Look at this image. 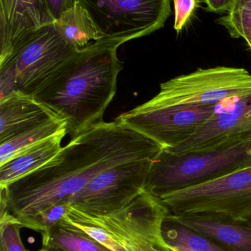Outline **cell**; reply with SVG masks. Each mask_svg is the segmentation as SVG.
I'll return each mask as SVG.
<instances>
[{
  "label": "cell",
  "instance_id": "cell-8",
  "mask_svg": "<svg viewBox=\"0 0 251 251\" xmlns=\"http://www.w3.org/2000/svg\"><path fill=\"white\" fill-rule=\"evenodd\" d=\"M89 16L101 39L122 44L162 29L170 0H75Z\"/></svg>",
  "mask_w": 251,
  "mask_h": 251
},
{
  "label": "cell",
  "instance_id": "cell-1",
  "mask_svg": "<svg viewBox=\"0 0 251 251\" xmlns=\"http://www.w3.org/2000/svg\"><path fill=\"white\" fill-rule=\"evenodd\" d=\"M162 149L116 120L94 125L44 166L0 189V223L30 229L39 214L57 203H69L100 173L125 162L153 159Z\"/></svg>",
  "mask_w": 251,
  "mask_h": 251
},
{
  "label": "cell",
  "instance_id": "cell-23",
  "mask_svg": "<svg viewBox=\"0 0 251 251\" xmlns=\"http://www.w3.org/2000/svg\"><path fill=\"white\" fill-rule=\"evenodd\" d=\"M201 0H173L175 7L174 29L179 33L190 22Z\"/></svg>",
  "mask_w": 251,
  "mask_h": 251
},
{
  "label": "cell",
  "instance_id": "cell-18",
  "mask_svg": "<svg viewBox=\"0 0 251 251\" xmlns=\"http://www.w3.org/2000/svg\"><path fill=\"white\" fill-rule=\"evenodd\" d=\"M162 233L168 246L180 245L193 251H231L209 237L183 225L174 219L171 212L163 221Z\"/></svg>",
  "mask_w": 251,
  "mask_h": 251
},
{
  "label": "cell",
  "instance_id": "cell-20",
  "mask_svg": "<svg viewBox=\"0 0 251 251\" xmlns=\"http://www.w3.org/2000/svg\"><path fill=\"white\" fill-rule=\"evenodd\" d=\"M232 38H242L251 50V0H235L225 16L217 20Z\"/></svg>",
  "mask_w": 251,
  "mask_h": 251
},
{
  "label": "cell",
  "instance_id": "cell-28",
  "mask_svg": "<svg viewBox=\"0 0 251 251\" xmlns=\"http://www.w3.org/2000/svg\"><path fill=\"white\" fill-rule=\"evenodd\" d=\"M0 251H4L2 249H0Z\"/></svg>",
  "mask_w": 251,
  "mask_h": 251
},
{
  "label": "cell",
  "instance_id": "cell-25",
  "mask_svg": "<svg viewBox=\"0 0 251 251\" xmlns=\"http://www.w3.org/2000/svg\"><path fill=\"white\" fill-rule=\"evenodd\" d=\"M206 4L209 12L225 13L229 11L235 0H202Z\"/></svg>",
  "mask_w": 251,
  "mask_h": 251
},
{
  "label": "cell",
  "instance_id": "cell-13",
  "mask_svg": "<svg viewBox=\"0 0 251 251\" xmlns=\"http://www.w3.org/2000/svg\"><path fill=\"white\" fill-rule=\"evenodd\" d=\"M55 119L60 118L35 97L12 93L0 100V143Z\"/></svg>",
  "mask_w": 251,
  "mask_h": 251
},
{
  "label": "cell",
  "instance_id": "cell-29",
  "mask_svg": "<svg viewBox=\"0 0 251 251\" xmlns=\"http://www.w3.org/2000/svg\"><path fill=\"white\" fill-rule=\"evenodd\" d=\"M249 222H251V220H249Z\"/></svg>",
  "mask_w": 251,
  "mask_h": 251
},
{
  "label": "cell",
  "instance_id": "cell-22",
  "mask_svg": "<svg viewBox=\"0 0 251 251\" xmlns=\"http://www.w3.org/2000/svg\"><path fill=\"white\" fill-rule=\"evenodd\" d=\"M20 226L12 223L0 224L1 246L4 251H28L21 238Z\"/></svg>",
  "mask_w": 251,
  "mask_h": 251
},
{
  "label": "cell",
  "instance_id": "cell-5",
  "mask_svg": "<svg viewBox=\"0 0 251 251\" xmlns=\"http://www.w3.org/2000/svg\"><path fill=\"white\" fill-rule=\"evenodd\" d=\"M160 199L174 215L246 222L251 219V166Z\"/></svg>",
  "mask_w": 251,
  "mask_h": 251
},
{
  "label": "cell",
  "instance_id": "cell-9",
  "mask_svg": "<svg viewBox=\"0 0 251 251\" xmlns=\"http://www.w3.org/2000/svg\"><path fill=\"white\" fill-rule=\"evenodd\" d=\"M217 107L153 106L145 102L115 120L164 149H172L195 134L218 111Z\"/></svg>",
  "mask_w": 251,
  "mask_h": 251
},
{
  "label": "cell",
  "instance_id": "cell-17",
  "mask_svg": "<svg viewBox=\"0 0 251 251\" xmlns=\"http://www.w3.org/2000/svg\"><path fill=\"white\" fill-rule=\"evenodd\" d=\"M66 128L67 122L66 121L60 119H52L0 143V166L24 151Z\"/></svg>",
  "mask_w": 251,
  "mask_h": 251
},
{
  "label": "cell",
  "instance_id": "cell-19",
  "mask_svg": "<svg viewBox=\"0 0 251 251\" xmlns=\"http://www.w3.org/2000/svg\"><path fill=\"white\" fill-rule=\"evenodd\" d=\"M49 245L66 251H111L63 219L53 228Z\"/></svg>",
  "mask_w": 251,
  "mask_h": 251
},
{
  "label": "cell",
  "instance_id": "cell-21",
  "mask_svg": "<svg viewBox=\"0 0 251 251\" xmlns=\"http://www.w3.org/2000/svg\"><path fill=\"white\" fill-rule=\"evenodd\" d=\"M69 206V202L57 203L41 212L32 221L30 229L41 234L42 246H48L53 228L66 216Z\"/></svg>",
  "mask_w": 251,
  "mask_h": 251
},
{
  "label": "cell",
  "instance_id": "cell-2",
  "mask_svg": "<svg viewBox=\"0 0 251 251\" xmlns=\"http://www.w3.org/2000/svg\"><path fill=\"white\" fill-rule=\"evenodd\" d=\"M122 44L107 39L90 43L33 97L67 122L68 134L72 138L103 122L123 69L117 55Z\"/></svg>",
  "mask_w": 251,
  "mask_h": 251
},
{
  "label": "cell",
  "instance_id": "cell-15",
  "mask_svg": "<svg viewBox=\"0 0 251 251\" xmlns=\"http://www.w3.org/2000/svg\"><path fill=\"white\" fill-rule=\"evenodd\" d=\"M67 128L52 136L0 166V189L29 175L53 159L62 149L61 143Z\"/></svg>",
  "mask_w": 251,
  "mask_h": 251
},
{
  "label": "cell",
  "instance_id": "cell-4",
  "mask_svg": "<svg viewBox=\"0 0 251 251\" xmlns=\"http://www.w3.org/2000/svg\"><path fill=\"white\" fill-rule=\"evenodd\" d=\"M78 51L54 23L28 34L0 61V100L13 92L35 97Z\"/></svg>",
  "mask_w": 251,
  "mask_h": 251
},
{
  "label": "cell",
  "instance_id": "cell-7",
  "mask_svg": "<svg viewBox=\"0 0 251 251\" xmlns=\"http://www.w3.org/2000/svg\"><path fill=\"white\" fill-rule=\"evenodd\" d=\"M70 210L104 228L127 251H173L162 233V224L170 211L162 199L145 190L112 213L92 215L72 206Z\"/></svg>",
  "mask_w": 251,
  "mask_h": 251
},
{
  "label": "cell",
  "instance_id": "cell-3",
  "mask_svg": "<svg viewBox=\"0 0 251 251\" xmlns=\"http://www.w3.org/2000/svg\"><path fill=\"white\" fill-rule=\"evenodd\" d=\"M251 166V136L216 149L172 153L165 149L153 158L144 190L162 198Z\"/></svg>",
  "mask_w": 251,
  "mask_h": 251
},
{
  "label": "cell",
  "instance_id": "cell-16",
  "mask_svg": "<svg viewBox=\"0 0 251 251\" xmlns=\"http://www.w3.org/2000/svg\"><path fill=\"white\" fill-rule=\"evenodd\" d=\"M54 25L63 39L78 51L91 41L101 40L88 13L76 1L55 21Z\"/></svg>",
  "mask_w": 251,
  "mask_h": 251
},
{
  "label": "cell",
  "instance_id": "cell-10",
  "mask_svg": "<svg viewBox=\"0 0 251 251\" xmlns=\"http://www.w3.org/2000/svg\"><path fill=\"white\" fill-rule=\"evenodd\" d=\"M152 160L125 162L103 171L76 193L69 203L92 215L112 213L125 207L144 191Z\"/></svg>",
  "mask_w": 251,
  "mask_h": 251
},
{
  "label": "cell",
  "instance_id": "cell-27",
  "mask_svg": "<svg viewBox=\"0 0 251 251\" xmlns=\"http://www.w3.org/2000/svg\"><path fill=\"white\" fill-rule=\"evenodd\" d=\"M173 251H193L189 249L185 246H180V245H171L169 246Z\"/></svg>",
  "mask_w": 251,
  "mask_h": 251
},
{
  "label": "cell",
  "instance_id": "cell-12",
  "mask_svg": "<svg viewBox=\"0 0 251 251\" xmlns=\"http://www.w3.org/2000/svg\"><path fill=\"white\" fill-rule=\"evenodd\" d=\"M54 22L45 0H0V61L28 34Z\"/></svg>",
  "mask_w": 251,
  "mask_h": 251
},
{
  "label": "cell",
  "instance_id": "cell-26",
  "mask_svg": "<svg viewBox=\"0 0 251 251\" xmlns=\"http://www.w3.org/2000/svg\"><path fill=\"white\" fill-rule=\"evenodd\" d=\"M38 251H66L63 250V249H59V248L56 247V246H52V245H49L47 246H43L41 249H39Z\"/></svg>",
  "mask_w": 251,
  "mask_h": 251
},
{
  "label": "cell",
  "instance_id": "cell-11",
  "mask_svg": "<svg viewBox=\"0 0 251 251\" xmlns=\"http://www.w3.org/2000/svg\"><path fill=\"white\" fill-rule=\"evenodd\" d=\"M251 136V93L234 100L230 108L218 111L187 141L172 149V153L210 150Z\"/></svg>",
  "mask_w": 251,
  "mask_h": 251
},
{
  "label": "cell",
  "instance_id": "cell-14",
  "mask_svg": "<svg viewBox=\"0 0 251 251\" xmlns=\"http://www.w3.org/2000/svg\"><path fill=\"white\" fill-rule=\"evenodd\" d=\"M174 219L206 236L231 251H251V223L221 221L202 216H178Z\"/></svg>",
  "mask_w": 251,
  "mask_h": 251
},
{
  "label": "cell",
  "instance_id": "cell-6",
  "mask_svg": "<svg viewBox=\"0 0 251 251\" xmlns=\"http://www.w3.org/2000/svg\"><path fill=\"white\" fill-rule=\"evenodd\" d=\"M251 93V75L242 68L218 66L199 69L161 84L147 101L153 106L218 107Z\"/></svg>",
  "mask_w": 251,
  "mask_h": 251
},
{
  "label": "cell",
  "instance_id": "cell-24",
  "mask_svg": "<svg viewBox=\"0 0 251 251\" xmlns=\"http://www.w3.org/2000/svg\"><path fill=\"white\" fill-rule=\"evenodd\" d=\"M45 1L55 21L58 19L65 10L75 4V0H45Z\"/></svg>",
  "mask_w": 251,
  "mask_h": 251
}]
</instances>
